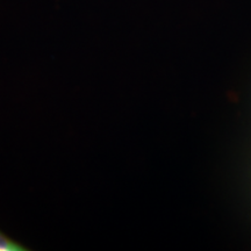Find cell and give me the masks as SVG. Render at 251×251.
<instances>
[{
    "label": "cell",
    "instance_id": "cell-1",
    "mask_svg": "<svg viewBox=\"0 0 251 251\" xmlns=\"http://www.w3.org/2000/svg\"><path fill=\"white\" fill-rule=\"evenodd\" d=\"M29 250L23 243L18 242L0 230V251H26Z\"/></svg>",
    "mask_w": 251,
    "mask_h": 251
}]
</instances>
